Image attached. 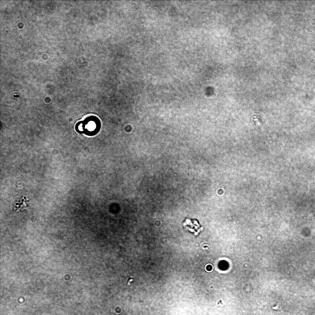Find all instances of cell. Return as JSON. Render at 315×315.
<instances>
[{"label":"cell","instance_id":"obj_1","mask_svg":"<svg viewBox=\"0 0 315 315\" xmlns=\"http://www.w3.org/2000/svg\"><path fill=\"white\" fill-rule=\"evenodd\" d=\"M226 264L225 265V262H222V264L221 265V267H222L223 268H224L225 267H226Z\"/></svg>","mask_w":315,"mask_h":315}]
</instances>
